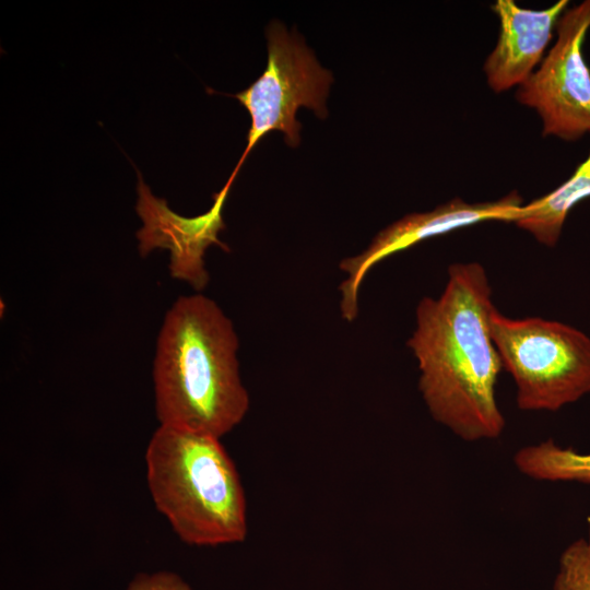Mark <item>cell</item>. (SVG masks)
I'll return each mask as SVG.
<instances>
[{
  "label": "cell",
  "instance_id": "7c38bea8",
  "mask_svg": "<svg viewBox=\"0 0 590 590\" xmlns=\"http://www.w3.org/2000/svg\"><path fill=\"white\" fill-rule=\"evenodd\" d=\"M553 590H590V536L575 540L562 552Z\"/></svg>",
  "mask_w": 590,
  "mask_h": 590
},
{
  "label": "cell",
  "instance_id": "30bf717a",
  "mask_svg": "<svg viewBox=\"0 0 590 590\" xmlns=\"http://www.w3.org/2000/svg\"><path fill=\"white\" fill-rule=\"evenodd\" d=\"M587 198H590V151L566 181L547 194L523 204L514 224L530 233L540 244L554 247L569 212Z\"/></svg>",
  "mask_w": 590,
  "mask_h": 590
},
{
  "label": "cell",
  "instance_id": "ba28073f",
  "mask_svg": "<svg viewBox=\"0 0 590 590\" xmlns=\"http://www.w3.org/2000/svg\"><path fill=\"white\" fill-rule=\"evenodd\" d=\"M138 200L135 211L142 227L135 236L139 252L145 258L155 249L169 251V274L173 279L189 283L200 292L206 287L210 276L204 263V253L211 245L229 251L219 239L220 231L225 228L223 209L231 187H224L213 196V204L203 214L186 217L174 212L164 198L156 197L144 182L139 170Z\"/></svg>",
  "mask_w": 590,
  "mask_h": 590
},
{
  "label": "cell",
  "instance_id": "6da1fadb",
  "mask_svg": "<svg viewBox=\"0 0 590 590\" xmlns=\"http://www.w3.org/2000/svg\"><path fill=\"white\" fill-rule=\"evenodd\" d=\"M494 308L483 266L451 264L440 296L417 304L406 342L430 415L465 441L496 439L505 428L496 399L503 363L491 332Z\"/></svg>",
  "mask_w": 590,
  "mask_h": 590
},
{
  "label": "cell",
  "instance_id": "8992f818",
  "mask_svg": "<svg viewBox=\"0 0 590 590\" xmlns=\"http://www.w3.org/2000/svg\"><path fill=\"white\" fill-rule=\"evenodd\" d=\"M589 30L590 0L567 9L554 45L517 87L516 99L540 116L543 137L576 141L590 133V69L582 54Z\"/></svg>",
  "mask_w": 590,
  "mask_h": 590
},
{
  "label": "cell",
  "instance_id": "277c9868",
  "mask_svg": "<svg viewBox=\"0 0 590 590\" xmlns=\"http://www.w3.org/2000/svg\"><path fill=\"white\" fill-rule=\"evenodd\" d=\"M491 332L523 411H558L590 393V338L539 317L514 319L496 308Z\"/></svg>",
  "mask_w": 590,
  "mask_h": 590
},
{
  "label": "cell",
  "instance_id": "8fae6325",
  "mask_svg": "<svg viewBox=\"0 0 590 590\" xmlns=\"http://www.w3.org/2000/svg\"><path fill=\"white\" fill-rule=\"evenodd\" d=\"M516 468L536 481L590 484V452H578L547 439L520 448L514 456Z\"/></svg>",
  "mask_w": 590,
  "mask_h": 590
},
{
  "label": "cell",
  "instance_id": "52a82bcc",
  "mask_svg": "<svg viewBox=\"0 0 590 590\" xmlns=\"http://www.w3.org/2000/svg\"><path fill=\"white\" fill-rule=\"evenodd\" d=\"M523 205L517 191L500 199L470 203L453 198L432 211L406 214L380 231L369 246L357 256L344 258L339 267L347 274L340 284L341 314L353 321L358 314V291L368 271L379 261L425 239L448 234L482 222L514 223Z\"/></svg>",
  "mask_w": 590,
  "mask_h": 590
},
{
  "label": "cell",
  "instance_id": "9c48e42d",
  "mask_svg": "<svg viewBox=\"0 0 590 590\" xmlns=\"http://www.w3.org/2000/svg\"><path fill=\"white\" fill-rule=\"evenodd\" d=\"M568 3L558 0L543 10L520 8L512 0H497L492 5L500 31L483 70L487 85L495 93L518 87L535 71Z\"/></svg>",
  "mask_w": 590,
  "mask_h": 590
},
{
  "label": "cell",
  "instance_id": "3957f363",
  "mask_svg": "<svg viewBox=\"0 0 590 590\" xmlns=\"http://www.w3.org/2000/svg\"><path fill=\"white\" fill-rule=\"evenodd\" d=\"M145 465L155 507L181 541L216 546L245 539V493L220 438L160 425L149 441Z\"/></svg>",
  "mask_w": 590,
  "mask_h": 590
},
{
  "label": "cell",
  "instance_id": "5b68a950",
  "mask_svg": "<svg viewBox=\"0 0 590 590\" xmlns=\"http://www.w3.org/2000/svg\"><path fill=\"white\" fill-rule=\"evenodd\" d=\"M267 40L264 71L246 90L232 95L248 110L251 125L244 153L226 181L231 187L251 150L270 131H282L290 146L299 144L302 125L296 113L300 107L311 109L320 119L328 116L331 72L320 66L298 34L288 32L280 21L268 25Z\"/></svg>",
  "mask_w": 590,
  "mask_h": 590
},
{
  "label": "cell",
  "instance_id": "4fadbf2b",
  "mask_svg": "<svg viewBox=\"0 0 590 590\" xmlns=\"http://www.w3.org/2000/svg\"><path fill=\"white\" fill-rule=\"evenodd\" d=\"M126 590H191V588L179 575L161 570L138 574Z\"/></svg>",
  "mask_w": 590,
  "mask_h": 590
},
{
  "label": "cell",
  "instance_id": "7a4b0ae2",
  "mask_svg": "<svg viewBox=\"0 0 590 590\" xmlns=\"http://www.w3.org/2000/svg\"><path fill=\"white\" fill-rule=\"evenodd\" d=\"M232 320L202 294L180 296L165 315L153 361L160 425L222 437L249 408Z\"/></svg>",
  "mask_w": 590,
  "mask_h": 590
}]
</instances>
